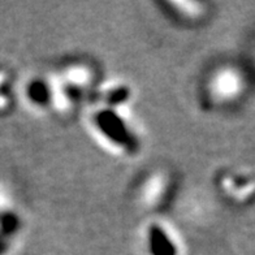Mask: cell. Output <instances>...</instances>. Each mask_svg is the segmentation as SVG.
<instances>
[{
  "label": "cell",
  "mask_w": 255,
  "mask_h": 255,
  "mask_svg": "<svg viewBox=\"0 0 255 255\" xmlns=\"http://www.w3.org/2000/svg\"><path fill=\"white\" fill-rule=\"evenodd\" d=\"M99 127H102L104 133H107L115 141L129 143V134L124 123L112 112H103L99 115Z\"/></svg>",
  "instance_id": "obj_1"
},
{
  "label": "cell",
  "mask_w": 255,
  "mask_h": 255,
  "mask_svg": "<svg viewBox=\"0 0 255 255\" xmlns=\"http://www.w3.org/2000/svg\"><path fill=\"white\" fill-rule=\"evenodd\" d=\"M150 242L155 255H173L175 253V248L172 246L168 236L159 227H151L150 229Z\"/></svg>",
  "instance_id": "obj_2"
}]
</instances>
